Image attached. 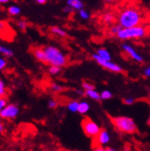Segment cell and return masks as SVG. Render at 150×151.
I'll list each match as a JSON object with an SVG mask.
<instances>
[{
  "label": "cell",
  "mask_w": 150,
  "mask_h": 151,
  "mask_svg": "<svg viewBox=\"0 0 150 151\" xmlns=\"http://www.w3.org/2000/svg\"><path fill=\"white\" fill-rule=\"evenodd\" d=\"M116 20L117 25L121 29H128L143 25L145 15L136 6H125L118 13Z\"/></svg>",
  "instance_id": "obj_1"
},
{
  "label": "cell",
  "mask_w": 150,
  "mask_h": 151,
  "mask_svg": "<svg viewBox=\"0 0 150 151\" xmlns=\"http://www.w3.org/2000/svg\"><path fill=\"white\" fill-rule=\"evenodd\" d=\"M43 49L45 55V64L50 66L62 67L67 64V56L65 52L55 45H47Z\"/></svg>",
  "instance_id": "obj_2"
},
{
  "label": "cell",
  "mask_w": 150,
  "mask_h": 151,
  "mask_svg": "<svg viewBox=\"0 0 150 151\" xmlns=\"http://www.w3.org/2000/svg\"><path fill=\"white\" fill-rule=\"evenodd\" d=\"M147 35V29L145 25H140L128 29H121L117 33V38L120 40H139Z\"/></svg>",
  "instance_id": "obj_3"
},
{
  "label": "cell",
  "mask_w": 150,
  "mask_h": 151,
  "mask_svg": "<svg viewBox=\"0 0 150 151\" xmlns=\"http://www.w3.org/2000/svg\"><path fill=\"white\" fill-rule=\"evenodd\" d=\"M115 128L122 133L133 134L137 131V125L133 118L128 116H116L111 119Z\"/></svg>",
  "instance_id": "obj_4"
},
{
  "label": "cell",
  "mask_w": 150,
  "mask_h": 151,
  "mask_svg": "<svg viewBox=\"0 0 150 151\" xmlns=\"http://www.w3.org/2000/svg\"><path fill=\"white\" fill-rule=\"evenodd\" d=\"M81 126H82V129H83V132L85 133L87 137H90L92 139L95 138V137L100 133L101 129L100 126L90 118L83 119V121H82V123H81Z\"/></svg>",
  "instance_id": "obj_5"
},
{
  "label": "cell",
  "mask_w": 150,
  "mask_h": 151,
  "mask_svg": "<svg viewBox=\"0 0 150 151\" xmlns=\"http://www.w3.org/2000/svg\"><path fill=\"white\" fill-rule=\"evenodd\" d=\"M92 58L95 62H97V64L100 65V66H102L103 68L107 69L111 72L113 73H121L123 71V67L121 65H119L115 63H113L112 61H105V60L100 58L96 54L92 55Z\"/></svg>",
  "instance_id": "obj_6"
},
{
  "label": "cell",
  "mask_w": 150,
  "mask_h": 151,
  "mask_svg": "<svg viewBox=\"0 0 150 151\" xmlns=\"http://www.w3.org/2000/svg\"><path fill=\"white\" fill-rule=\"evenodd\" d=\"M19 113V108L17 104L9 103L6 106L0 111V118L4 120H13Z\"/></svg>",
  "instance_id": "obj_7"
},
{
  "label": "cell",
  "mask_w": 150,
  "mask_h": 151,
  "mask_svg": "<svg viewBox=\"0 0 150 151\" xmlns=\"http://www.w3.org/2000/svg\"><path fill=\"white\" fill-rule=\"evenodd\" d=\"M122 48L123 50V52L128 55L130 58H132L133 61H136L137 63H142L144 61V58L142 56L139 52L134 49L131 44L129 43H123L122 44Z\"/></svg>",
  "instance_id": "obj_8"
},
{
  "label": "cell",
  "mask_w": 150,
  "mask_h": 151,
  "mask_svg": "<svg viewBox=\"0 0 150 151\" xmlns=\"http://www.w3.org/2000/svg\"><path fill=\"white\" fill-rule=\"evenodd\" d=\"M15 36L12 29L10 28L9 24L7 22L0 19V39L6 40V41H12Z\"/></svg>",
  "instance_id": "obj_9"
},
{
  "label": "cell",
  "mask_w": 150,
  "mask_h": 151,
  "mask_svg": "<svg viewBox=\"0 0 150 151\" xmlns=\"http://www.w3.org/2000/svg\"><path fill=\"white\" fill-rule=\"evenodd\" d=\"M111 141V134L106 129H100V133L95 137L94 142L96 147H105L107 146Z\"/></svg>",
  "instance_id": "obj_10"
},
{
  "label": "cell",
  "mask_w": 150,
  "mask_h": 151,
  "mask_svg": "<svg viewBox=\"0 0 150 151\" xmlns=\"http://www.w3.org/2000/svg\"><path fill=\"white\" fill-rule=\"evenodd\" d=\"M66 6H70L73 10H80L84 9V3L81 0H67Z\"/></svg>",
  "instance_id": "obj_11"
},
{
  "label": "cell",
  "mask_w": 150,
  "mask_h": 151,
  "mask_svg": "<svg viewBox=\"0 0 150 151\" xmlns=\"http://www.w3.org/2000/svg\"><path fill=\"white\" fill-rule=\"evenodd\" d=\"M32 55L35 57V59L38 60L39 62L45 63V55H44V52L42 48L36 47L32 49Z\"/></svg>",
  "instance_id": "obj_12"
},
{
  "label": "cell",
  "mask_w": 150,
  "mask_h": 151,
  "mask_svg": "<svg viewBox=\"0 0 150 151\" xmlns=\"http://www.w3.org/2000/svg\"><path fill=\"white\" fill-rule=\"evenodd\" d=\"M96 55H98L100 58L105 60V61H111V52L106 49V48H100L97 51Z\"/></svg>",
  "instance_id": "obj_13"
},
{
  "label": "cell",
  "mask_w": 150,
  "mask_h": 151,
  "mask_svg": "<svg viewBox=\"0 0 150 151\" xmlns=\"http://www.w3.org/2000/svg\"><path fill=\"white\" fill-rule=\"evenodd\" d=\"M89 109H90V105L89 103L86 101H81L78 102V112L80 113V114L84 115L86 113L88 112Z\"/></svg>",
  "instance_id": "obj_14"
},
{
  "label": "cell",
  "mask_w": 150,
  "mask_h": 151,
  "mask_svg": "<svg viewBox=\"0 0 150 151\" xmlns=\"http://www.w3.org/2000/svg\"><path fill=\"white\" fill-rule=\"evenodd\" d=\"M7 13L12 17H16L21 13V9L18 5H11L7 7Z\"/></svg>",
  "instance_id": "obj_15"
},
{
  "label": "cell",
  "mask_w": 150,
  "mask_h": 151,
  "mask_svg": "<svg viewBox=\"0 0 150 151\" xmlns=\"http://www.w3.org/2000/svg\"><path fill=\"white\" fill-rule=\"evenodd\" d=\"M115 15L111 12H105L102 15V21L106 24H111L115 20Z\"/></svg>",
  "instance_id": "obj_16"
},
{
  "label": "cell",
  "mask_w": 150,
  "mask_h": 151,
  "mask_svg": "<svg viewBox=\"0 0 150 151\" xmlns=\"http://www.w3.org/2000/svg\"><path fill=\"white\" fill-rule=\"evenodd\" d=\"M51 32L52 34H55V35H57L59 37H63V38L67 36V32L65 31V29L58 27V26H52L51 28Z\"/></svg>",
  "instance_id": "obj_17"
},
{
  "label": "cell",
  "mask_w": 150,
  "mask_h": 151,
  "mask_svg": "<svg viewBox=\"0 0 150 151\" xmlns=\"http://www.w3.org/2000/svg\"><path fill=\"white\" fill-rule=\"evenodd\" d=\"M85 95L91 99L93 101H100V92L97 91L96 89H91V90H87L85 91Z\"/></svg>",
  "instance_id": "obj_18"
},
{
  "label": "cell",
  "mask_w": 150,
  "mask_h": 151,
  "mask_svg": "<svg viewBox=\"0 0 150 151\" xmlns=\"http://www.w3.org/2000/svg\"><path fill=\"white\" fill-rule=\"evenodd\" d=\"M0 54L2 55V56H6V57H12L14 55V52L9 48V47H6L4 45L0 44Z\"/></svg>",
  "instance_id": "obj_19"
},
{
  "label": "cell",
  "mask_w": 150,
  "mask_h": 151,
  "mask_svg": "<svg viewBox=\"0 0 150 151\" xmlns=\"http://www.w3.org/2000/svg\"><path fill=\"white\" fill-rule=\"evenodd\" d=\"M78 101H71L67 103V109H68L69 111L71 112H78Z\"/></svg>",
  "instance_id": "obj_20"
},
{
  "label": "cell",
  "mask_w": 150,
  "mask_h": 151,
  "mask_svg": "<svg viewBox=\"0 0 150 151\" xmlns=\"http://www.w3.org/2000/svg\"><path fill=\"white\" fill-rule=\"evenodd\" d=\"M111 97H112V93L108 89H105L100 93V100H103V101H108V100L111 99Z\"/></svg>",
  "instance_id": "obj_21"
},
{
  "label": "cell",
  "mask_w": 150,
  "mask_h": 151,
  "mask_svg": "<svg viewBox=\"0 0 150 151\" xmlns=\"http://www.w3.org/2000/svg\"><path fill=\"white\" fill-rule=\"evenodd\" d=\"M78 15H79V17L84 20H88V19H89V18H90V13L85 9H80L78 11Z\"/></svg>",
  "instance_id": "obj_22"
},
{
  "label": "cell",
  "mask_w": 150,
  "mask_h": 151,
  "mask_svg": "<svg viewBox=\"0 0 150 151\" xmlns=\"http://www.w3.org/2000/svg\"><path fill=\"white\" fill-rule=\"evenodd\" d=\"M61 70H62L61 67H58V66H49L48 72L52 76H56V75H58L60 72H61Z\"/></svg>",
  "instance_id": "obj_23"
},
{
  "label": "cell",
  "mask_w": 150,
  "mask_h": 151,
  "mask_svg": "<svg viewBox=\"0 0 150 151\" xmlns=\"http://www.w3.org/2000/svg\"><path fill=\"white\" fill-rule=\"evenodd\" d=\"M6 87L3 79L0 78V97H6Z\"/></svg>",
  "instance_id": "obj_24"
},
{
  "label": "cell",
  "mask_w": 150,
  "mask_h": 151,
  "mask_svg": "<svg viewBox=\"0 0 150 151\" xmlns=\"http://www.w3.org/2000/svg\"><path fill=\"white\" fill-rule=\"evenodd\" d=\"M82 88H83V89L85 90V91H87V90L95 89V87L93 84H91L90 82H86V81L82 83Z\"/></svg>",
  "instance_id": "obj_25"
},
{
  "label": "cell",
  "mask_w": 150,
  "mask_h": 151,
  "mask_svg": "<svg viewBox=\"0 0 150 151\" xmlns=\"http://www.w3.org/2000/svg\"><path fill=\"white\" fill-rule=\"evenodd\" d=\"M27 22L24 20V19H19L18 20L17 22V26L19 29H21V31H25L26 28H27Z\"/></svg>",
  "instance_id": "obj_26"
},
{
  "label": "cell",
  "mask_w": 150,
  "mask_h": 151,
  "mask_svg": "<svg viewBox=\"0 0 150 151\" xmlns=\"http://www.w3.org/2000/svg\"><path fill=\"white\" fill-rule=\"evenodd\" d=\"M51 88L52 89V91H55V92H60L63 90V87L60 84H57V83H52L51 85Z\"/></svg>",
  "instance_id": "obj_27"
},
{
  "label": "cell",
  "mask_w": 150,
  "mask_h": 151,
  "mask_svg": "<svg viewBox=\"0 0 150 151\" xmlns=\"http://www.w3.org/2000/svg\"><path fill=\"white\" fill-rule=\"evenodd\" d=\"M9 104V101L6 97H0V111H1L6 105Z\"/></svg>",
  "instance_id": "obj_28"
},
{
  "label": "cell",
  "mask_w": 150,
  "mask_h": 151,
  "mask_svg": "<svg viewBox=\"0 0 150 151\" xmlns=\"http://www.w3.org/2000/svg\"><path fill=\"white\" fill-rule=\"evenodd\" d=\"M7 65V61L4 56H0V71L4 70Z\"/></svg>",
  "instance_id": "obj_29"
},
{
  "label": "cell",
  "mask_w": 150,
  "mask_h": 151,
  "mask_svg": "<svg viewBox=\"0 0 150 151\" xmlns=\"http://www.w3.org/2000/svg\"><path fill=\"white\" fill-rule=\"evenodd\" d=\"M134 102H136V99L133 97H127L123 100V103L126 105H133Z\"/></svg>",
  "instance_id": "obj_30"
},
{
  "label": "cell",
  "mask_w": 150,
  "mask_h": 151,
  "mask_svg": "<svg viewBox=\"0 0 150 151\" xmlns=\"http://www.w3.org/2000/svg\"><path fill=\"white\" fill-rule=\"evenodd\" d=\"M121 31V28H120L118 25H112L111 27V29H110V32L111 34H113V35H117V33Z\"/></svg>",
  "instance_id": "obj_31"
},
{
  "label": "cell",
  "mask_w": 150,
  "mask_h": 151,
  "mask_svg": "<svg viewBox=\"0 0 150 151\" xmlns=\"http://www.w3.org/2000/svg\"><path fill=\"white\" fill-rule=\"evenodd\" d=\"M48 107L50 108V109H55L57 106H58V102H57V101H55V100H50L49 101H48Z\"/></svg>",
  "instance_id": "obj_32"
},
{
  "label": "cell",
  "mask_w": 150,
  "mask_h": 151,
  "mask_svg": "<svg viewBox=\"0 0 150 151\" xmlns=\"http://www.w3.org/2000/svg\"><path fill=\"white\" fill-rule=\"evenodd\" d=\"M143 75L145 76L146 78H149L150 77V67L146 66V68L143 70Z\"/></svg>",
  "instance_id": "obj_33"
},
{
  "label": "cell",
  "mask_w": 150,
  "mask_h": 151,
  "mask_svg": "<svg viewBox=\"0 0 150 151\" xmlns=\"http://www.w3.org/2000/svg\"><path fill=\"white\" fill-rule=\"evenodd\" d=\"M63 11L65 12V13H67V14H70V13H72L74 10L71 9L70 6H65L64 9H63Z\"/></svg>",
  "instance_id": "obj_34"
},
{
  "label": "cell",
  "mask_w": 150,
  "mask_h": 151,
  "mask_svg": "<svg viewBox=\"0 0 150 151\" xmlns=\"http://www.w3.org/2000/svg\"><path fill=\"white\" fill-rule=\"evenodd\" d=\"M4 131H5V125L2 122H0V134L4 133Z\"/></svg>",
  "instance_id": "obj_35"
},
{
  "label": "cell",
  "mask_w": 150,
  "mask_h": 151,
  "mask_svg": "<svg viewBox=\"0 0 150 151\" xmlns=\"http://www.w3.org/2000/svg\"><path fill=\"white\" fill-rule=\"evenodd\" d=\"M91 151H104V147H95Z\"/></svg>",
  "instance_id": "obj_36"
},
{
  "label": "cell",
  "mask_w": 150,
  "mask_h": 151,
  "mask_svg": "<svg viewBox=\"0 0 150 151\" xmlns=\"http://www.w3.org/2000/svg\"><path fill=\"white\" fill-rule=\"evenodd\" d=\"M36 3L40 4V5H44V4L47 3V1H46V0H36Z\"/></svg>",
  "instance_id": "obj_37"
},
{
  "label": "cell",
  "mask_w": 150,
  "mask_h": 151,
  "mask_svg": "<svg viewBox=\"0 0 150 151\" xmlns=\"http://www.w3.org/2000/svg\"><path fill=\"white\" fill-rule=\"evenodd\" d=\"M104 151H117V150L115 148H113V147H105L104 148Z\"/></svg>",
  "instance_id": "obj_38"
},
{
  "label": "cell",
  "mask_w": 150,
  "mask_h": 151,
  "mask_svg": "<svg viewBox=\"0 0 150 151\" xmlns=\"http://www.w3.org/2000/svg\"><path fill=\"white\" fill-rule=\"evenodd\" d=\"M9 3V0H0V4H6Z\"/></svg>",
  "instance_id": "obj_39"
}]
</instances>
